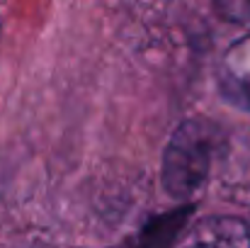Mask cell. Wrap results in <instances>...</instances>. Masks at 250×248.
Returning <instances> with one entry per match:
<instances>
[{
  "label": "cell",
  "mask_w": 250,
  "mask_h": 248,
  "mask_svg": "<svg viewBox=\"0 0 250 248\" xmlns=\"http://www.w3.org/2000/svg\"><path fill=\"white\" fill-rule=\"evenodd\" d=\"M211 168V134L197 119L182 122L166 146L161 165L163 187L172 200H192L209 180Z\"/></svg>",
  "instance_id": "cell-1"
},
{
  "label": "cell",
  "mask_w": 250,
  "mask_h": 248,
  "mask_svg": "<svg viewBox=\"0 0 250 248\" xmlns=\"http://www.w3.org/2000/svg\"><path fill=\"white\" fill-rule=\"evenodd\" d=\"M177 248H250V226L238 217H204L185 231Z\"/></svg>",
  "instance_id": "cell-2"
},
{
  "label": "cell",
  "mask_w": 250,
  "mask_h": 248,
  "mask_svg": "<svg viewBox=\"0 0 250 248\" xmlns=\"http://www.w3.org/2000/svg\"><path fill=\"white\" fill-rule=\"evenodd\" d=\"M219 88L229 102L250 110V37L226 51L219 68Z\"/></svg>",
  "instance_id": "cell-3"
},
{
  "label": "cell",
  "mask_w": 250,
  "mask_h": 248,
  "mask_svg": "<svg viewBox=\"0 0 250 248\" xmlns=\"http://www.w3.org/2000/svg\"><path fill=\"white\" fill-rule=\"evenodd\" d=\"M0 29H2V20H0Z\"/></svg>",
  "instance_id": "cell-4"
}]
</instances>
